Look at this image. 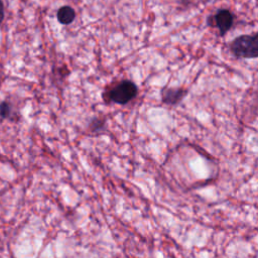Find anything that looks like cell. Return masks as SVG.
I'll list each match as a JSON object with an SVG mask.
<instances>
[{
	"mask_svg": "<svg viewBox=\"0 0 258 258\" xmlns=\"http://www.w3.org/2000/svg\"><path fill=\"white\" fill-rule=\"evenodd\" d=\"M231 49L239 57H258V34L241 35L235 38L231 44Z\"/></svg>",
	"mask_w": 258,
	"mask_h": 258,
	"instance_id": "cell-1",
	"label": "cell"
},
{
	"mask_svg": "<svg viewBox=\"0 0 258 258\" xmlns=\"http://www.w3.org/2000/svg\"><path fill=\"white\" fill-rule=\"evenodd\" d=\"M137 87L130 81H123L109 92V99L114 103L124 105L134 99L137 95Z\"/></svg>",
	"mask_w": 258,
	"mask_h": 258,
	"instance_id": "cell-2",
	"label": "cell"
},
{
	"mask_svg": "<svg viewBox=\"0 0 258 258\" xmlns=\"http://www.w3.org/2000/svg\"><path fill=\"white\" fill-rule=\"evenodd\" d=\"M215 25L218 26L221 34H225L233 24V15L229 10H221L215 15Z\"/></svg>",
	"mask_w": 258,
	"mask_h": 258,
	"instance_id": "cell-3",
	"label": "cell"
},
{
	"mask_svg": "<svg viewBox=\"0 0 258 258\" xmlns=\"http://www.w3.org/2000/svg\"><path fill=\"white\" fill-rule=\"evenodd\" d=\"M185 94H186V91H184L180 88H178V89L166 88V89L162 90L161 97H162V101L165 104L175 105L183 99Z\"/></svg>",
	"mask_w": 258,
	"mask_h": 258,
	"instance_id": "cell-4",
	"label": "cell"
},
{
	"mask_svg": "<svg viewBox=\"0 0 258 258\" xmlns=\"http://www.w3.org/2000/svg\"><path fill=\"white\" fill-rule=\"evenodd\" d=\"M75 18V10L70 6H62L57 11V19L62 24H70Z\"/></svg>",
	"mask_w": 258,
	"mask_h": 258,
	"instance_id": "cell-5",
	"label": "cell"
},
{
	"mask_svg": "<svg viewBox=\"0 0 258 258\" xmlns=\"http://www.w3.org/2000/svg\"><path fill=\"white\" fill-rule=\"evenodd\" d=\"M10 114V107L7 103H2L0 105V115L3 117V118H7Z\"/></svg>",
	"mask_w": 258,
	"mask_h": 258,
	"instance_id": "cell-6",
	"label": "cell"
},
{
	"mask_svg": "<svg viewBox=\"0 0 258 258\" xmlns=\"http://www.w3.org/2000/svg\"><path fill=\"white\" fill-rule=\"evenodd\" d=\"M3 18H4V7H3L2 1L0 0V23L2 22Z\"/></svg>",
	"mask_w": 258,
	"mask_h": 258,
	"instance_id": "cell-7",
	"label": "cell"
}]
</instances>
